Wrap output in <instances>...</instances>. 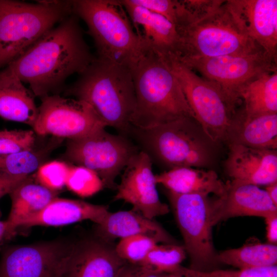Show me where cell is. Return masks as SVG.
Listing matches in <instances>:
<instances>
[{
  "label": "cell",
  "instance_id": "obj_3",
  "mask_svg": "<svg viewBox=\"0 0 277 277\" xmlns=\"http://www.w3.org/2000/svg\"><path fill=\"white\" fill-rule=\"evenodd\" d=\"M79 75L67 94L88 104L107 127L127 135L136 106L131 69L96 57Z\"/></svg>",
  "mask_w": 277,
  "mask_h": 277
},
{
  "label": "cell",
  "instance_id": "obj_14",
  "mask_svg": "<svg viewBox=\"0 0 277 277\" xmlns=\"http://www.w3.org/2000/svg\"><path fill=\"white\" fill-rule=\"evenodd\" d=\"M152 163L141 150L134 155L123 170L114 197L131 204L133 210L150 219L169 212L168 206L159 197Z\"/></svg>",
  "mask_w": 277,
  "mask_h": 277
},
{
  "label": "cell",
  "instance_id": "obj_18",
  "mask_svg": "<svg viewBox=\"0 0 277 277\" xmlns=\"http://www.w3.org/2000/svg\"><path fill=\"white\" fill-rule=\"evenodd\" d=\"M126 263L106 242L85 240L74 244L64 277H117Z\"/></svg>",
  "mask_w": 277,
  "mask_h": 277
},
{
  "label": "cell",
  "instance_id": "obj_12",
  "mask_svg": "<svg viewBox=\"0 0 277 277\" xmlns=\"http://www.w3.org/2000/svg\"><path fill=\"white\" fill-rule=\"evenodd\" d=\"M32 126L40 135L74 140L90 135L107 126L87 103L57 94L41 98Z\"/></svg>",
  "mask_w": 277,
  "mask_h": 277
},
{
  "label": "cell",
  "instance_id": "obj_6",
  "mask_svg": "<svg viewBox=\"0 0 277 277\" xmlns=\"http://www.w3.org/2000/svg\"><path fill=\"white\" fill-rule=\"evenodd\" d=\"M73 13L86 23L97 57L131 69L148 50L120 1H72Z\"/></svg>",
  "mask_w": 277,
  "mask_h": 277
},
{
  "label": "cell",
  "instance_id": "obj_22",
  "mask_svg": "<svg viewBox=\"0 0 277 277\" xmlns=\"http://www.w3.org/2000/svg\"><path fill=\"white\" fill-rule=\"evenodd\" d=\"M225 141L229 145L276 150L277 113L234 116Z\"/></svg>",
  "mask_w": 277,
  "mask_h": 277
},
{
  "label": "cell",
  "instance_id": "obj_4",
  "mask_svg": "<svg viewBox=\"0 0 277 277\" xmlns=\"http://www.w3.org/2000/svg\"><path fill=\"white\" fill-rule=\"evenodd\" d=\"M131 70L136 96L131 127L146 129L185 117L195 119L179 81L160 55L147 51Z\"/></svg>",
  "mask_w": 277,
  "mask_h": 277
},
{
  "label": "cell",
  "instance_id": "obj_16",
  "mask_svg": "<svg viewBox=\"0 0 277 277\" xmlns=\"http://www.w3.org/2000/svg\"><path fill=\"white\" fill-rule=\"evenodd\" d=\"M229 150L225 167L231 180L258 186L276 183V150L229 144Z\"/></svg>",
  "mask_w": 277,
  "mask_h": 277
},
{
  "label": "cell",
  "instance_id": "obj_25",
  "mask_svg": "<svg viewBox=\"0 0 277 277\" xmlns=\"http://www.w3.org/2000/svg\"><path fill=\"white\" fill-rule=\"evenodd\" d=\"M11 208L8 219L6 235H10L24 220L43 209L56 197V191L39 183H34L28 177L9 194Z\"/></svg>",
  "mask_w": 277,
  "mask_h": 277
},
{
  "label": "cell",
  "instance_id": "obj_34",
  "mask_svg": "<svg viewBox=\"0 0 277 277\" xmlns=\"http://www.w3.org/2000/svg\"><path fill=\"white\" fill-rule=\"evenodd\" d=\"M193 277H277L276 265L238 270L216 269L210 271H199L187 268Z\"/></svg>",
  "mask_w": 277,
  "mask_h": 277
},
{
  "label": "cell",
  "instance_id": "obj_11",
  "mask_svg": "<svg viewBox=\"0 0 277 277\" xmlns=\"http://www.w3.org/2000/svg\"><path fill=\"white\" fill-rule=\"evenodd\" d=\"M140 149L125 135L105 128L87 136L69 140L65 155L76 165L94 171L104 187L116 188L115 179Z\"/></svg>",
  "mask_w": 277,
  "mask_h": 277
},
{
  "label": "cell",
  "instance_id": "obj_17",
  "mask_svg": "<svg viewBox=\"0 0 277 277\" xmlns=\"http://www.w3.org/2000/svg\"><path fill=\"white\" fill-rule=\"evenodd\" d=\"M120 2L148 50L161 55H178L180 39L173 24L165 17L135 4L132 0Z\"/></svg>",
  "mask_w": 277,
  "mask_h": 277
},
{
  "label": "cell",
  "instance_id": "obj_19",
  "mask_svg": "<svg viewBox=\"0 0 277 277\" xmlns=\"http://www.w3.org/2000/svg\"><path fill=\"white\" fill-rule=\"evenodd\" d=\"M106 206L55 197L43 209L23 221L19 227L60 226L85 220L101 224L109 213Z\"/></svg>",
  "mask_w": 277,
  "mask_h": 277
},
{
  "label": "cell",
  "instance_id": "obj_8",
  "mask_svg": "<svg viewBox=\"0 0 277 277\" xmlns=\"http://www.w3.org/2000/svg\"><path fill=\"white\" fill-rule=\"evenodd\" d=\"M161 56L176 77L195 120L205 133L217 144L225 141L234 110L219 89L175 55Z\"/></svg>",
  "mask_w": 277,
  "mask_h": 277
},
{
  "label": "cell",
  "instance_id": "obj_36",
  "mask_svg": "<svg viewBox=\"0 0 277 277\" xmlns=\"http://www.w3.org/2000/svg\"><path fill=\"white\" fill-rule=\"evenodd\" d=\"M164 273L144 265L126 263L121 269L117 277H162Z\"/></svg>",
  "mask_w": 277,
  "mask_h": 277
},
{
  "label": "cell",
  "instance_id": "obj_15",
  "mask_svg": "<svg viewBox=\"0 0 277 277\" xmlns=\"http://www.w3.org/2000/svg\"><path fill=\"white\" fill-rule=\"evenodd\" d=\"M275 213H277V206L266 191L258 186L244 182H227L224 195L211 200L212 226L231 217L255 216L265 219Z\"/></svg>",
  "mask_w": 277,
  "mask_h": 277
},
{
  "label": "cell",
  "instance_id": "obj_31",
  "mask_svg": "<svg viewBox=\"0 0 277 277\" xmlns=\"http://www.w3.org/2000/svg\"><path fill=\"white\" fill-rule=\"evenodd\" d=\"M158 243L145 235H134L120 239L114 247L117 255L126 262L141 264Z\"/></svg>",
  "mask_w": 277,
  "mask_h": 277
},
{
  "label": "cell",
  "instance_id": "obj_41",
  "mask_svg": "<svg viewBox=\"0 0 277 277\" xmlns=\"http://www.w3.org/2000/svg\"><path fill=\"white\" fill-rule=\"evenodd\" d=\"M7 229V221H2L0 220V243L3 237L6 235Z\"/></svg>",
  "mask_w": 277,
  "mask_h": 277
},
{
  "label": "cell",
  "instance_id": "obj_35",
  "mask_svg": "<svg viewBox=\"0 0 277 277\" xmlns=\"http://www.w3.org/2000/svg\"><path fill=\"white\" fill-rule=\"evenodd\" d=\"M135 4L160 14L175 25L180 3L175 0H132Z\"/></svg>",
  "mask_w": 277,
  "mask_h": 277
},
{
  "label": "cell",
  "instance_id": "obj_32",
  "mask_svg": "<svg viewBox=\"0 0 277 277\" xmlns=\"http://www.w3.org/2000/svg\"><path fill=\"white\" fill-rule=\"evenodd\" d=\"M34 132L24 130L0 131V155L18 153L33 149Z\"/></svg>",
  "mask_w": 277,
  "mask_h": 277
},
{
  "label": "cell",
  "instance_id": "obj_2",
  "mask_svg": "<svg viewBox=\"0 0 277 277\" xmlns=\"http://www.w3.org/2000/svg\"><path fill=\"white\" fill-rule=\"evenodd\" d=\"M175 27L180 39L179 57H211L263 50L249 35L235 0L224 1L197 18L185 13Z\"/></svg>",
  "mask_w": 277,
  "mask_h": 277
},
{
  "label": "cell",
  "instance_id": "obj_37",
  "mask_svg": "<svg viewBox=\"0 0 277 277\" xmlns=\"http://www.w3.org/2000/svg\"><path fill=\"white\" fill-rule=\"evenodd\" d=\"M29 176H14L0 174V199L10 193Z\"/></svg>",
  "mask_w": 277,
  "mask_h": 277
},
{
  "label": "cell",
  "instance_id": "obj_13",
  "mask_svg": "<svg viewBox=\"0 0 277 277\" xmlns=\"http://www.w3.org/2000/svg\"><path fill=\"white\" fill-rule=\"evenodd\" d=\"M74 244L63 241L8 249L0 262V277H64Z\"/></svg>",
  "mask_w": 277,
  "mask_h": 277
},
{
  "label": "cell",
  "instance_id": "obj_10",
  "mask_svg": "<svg viewBox=\"0 0 277 277\" xmlns=\"http://www.w3.org/2000/svg\"><path fill=\"white\" fill-rule=\"evenodd\" d=\"M176 56L217 87L233 110L245 85L264 73L277 71V58L263 50L211 57Z\"/></svg>",
  "mask_w": 277,
  "mask_h": 277
},
{
  "label": "cell",
  "instance_id": "obj_7",
  "mask_svg": "<svg viewBox=\"0 0 277 277\" xmlns=\"http://www.w3.org/2000/svg\"><path fill=\"white\" fill-rule=\"evenodd\" d=\"M72 13V1L0 0V70Z\"/></svg>",
  "mask_w": 277,
  "mask_h": 277
},
{
  "label": "cell",
  "instance_id": "obj_40",
  "mask_svg": "<svg viewBox=\"0 0 277 277\" xmlns=\"http://www.w3.org/2000/svg\"><path fill=\"white\" fill-rule=\"evenodd\" d=\"M265 190L273 204L277 206V183L267 185Z\"/></svg>",
  "mask_w": 277,
  "mask_h": 277
},
{
  "label": "cell",
  "instance_id": "obj_26",
  "mask_svg": "<svg viewBox=\"0 0 277 277\" xmlns=\"http://www.w3.org/2000/svg\"><path fill=\"white\" fill-rule=\"evenodd\" d=\"M246 116L277 113V71L264 73L252 80L240 91Z\"/></svg>",
  "mask_w": 277,
  "mask_h": 277
},
{
  "label": "cell",
  "instance_id": "obj_1",
  "mask_svg": "<svg viewBox=\"0 0 277 277\" xmlns=\"http://www.w3.org/2000/svg\"><path fill=\"white\" fill-rule=\"evenodd\" d=\"M78 18L73 13L65 18L4 68L28 84L34 95L41 98L60 88L94 58Z\"/></svg>",
  "mask_w": 277,
  "mask_h": 277
},
{
  "label": "cell",
  "instance_id": "obj_38",
  "mask_svg": "<svg viewBox=\"0 0 277 277\" xmlns=\"http://www.w3.org/2000/svg\"><path fill=\"white\" fill-rule=\"evenodd\" d=\"M266 224V238L268 243L276 245L277 242V213L265 218Z\"/></svg>",
  "mask_w": 277,
  "mask_h": 277
},
{
  "label": "cell",
  "instance_id": "obj_20",
  "mask_svg": "<svg viewBox=\"0 0 277 277\" xmlns=\"http://www.w3.org/2000/svg\"><path fill=\"white\" fill-rule=\"evenodd\" d=\"M250 37L277 58V1L235 0Z\"/></svg>",
  "mask_w": 277,
  "mask_h": 277
},
{
  "label": "cell",
  "instance_id": "obj_30",
  "mask_svg": "<svg viewBox=\"0 0 277 277\" xmlns=\"http://www.w3.org/2000/svg\"><path fill=\"white\" fill-rule=\"evenodd\" d=\"M66 186L81 197H89L101 190L103 183L92 170L82 166H70Z\"/></svg>",
  "mask_w": 277,
  "mask_h": 277
},
{
  "label": "cell",
  "instance_id": "obj_27",
  "mask_svg": "<svg viewBox=\"0 0 277 277\" xmlns=\"http://www.w3.org/2000/svg\"><path fill=\"white\" fill-rule=\"evenodd\" d=\"M217 259L220 264L239 269L276 265L277 246L260 242H249L240 248L218 252Z\"/></svg>",
  "mask_w": 277,
  "mask_h": 277
},
{
  "label": "cell",
  "instance_id": "obj_9",
  "mask_svg": "<svg viewBox=\"0 0 277 277\" xmlns=\"http://www.w3.org/2000/svg\"><path fill=\"white\" fill-rule=\"evenodd\" d=\"M167 195L190 259L189 268L199 271L219 269L212 240L210 218L211 198L199 194Z\"/></svg>",
  "mask_w": 277,
  "mask_h": 277
},
{
  "label": "cell",
  "instance_id": "obj_5",
  "mask_svg": "<svg viewBox=\"0 0 277 277\" xmlns=\"http://www.w3.org/2000/svg\"><path fill=\"white\" fill-rule=\"evenodd\" d=\"M131 135L152 162L168 169L179 167L206 169L215 159L217 145L196 120L185 117L146 128L130 127Z\"/></svg>",
  "mask_w": 277,
  "mask_h": 277
},
{
  "label": "cell",
  "instance_id": "obj_39",
  "mask_svg": "<svg viewBox=\"0 0 277 277\" xmlns=\"http://www.w3.org/2000/svg\"><path fill=\"white\" fill-rule=\"evenodd\" d=\"M162 277H193L187 271V268L181 265L170 273H164Z\"/></svg>",
  "mask_w": 277,
  "mask_h": 277
},
{
  "label": "cell",
  "instance_id": "obj_28",
  "mask_svg": "<svg viewBox=\"0 0 277 277\" xmlns=\"http://www.w3.org/2000/svg\"><path fill=\"white\" fill-rule=\"evenodd\" d=\"M186 254L184 246L176 244H157L140 265L159 272L170 273L181 265Z\"/></svg>",
  "mask_w": 277,
  "mask_h": 277
},
{
  "label": "cell",
  "instance_id": "obj_24",
  "mask_svg": "<svg viewBox=\"0 0 277 277\" xmlns=\"http://www.w3.org/2000/svg\"><path fill=\"white\" fill-rule=\"evenodd\" d=\"M98 228L101 235L106 239H121L141 234L152 238L158 243L176 244L158 223L133 209L109 212L103 222L98 225Z\"/></svg>",
  "mask_w": 277,
  "mask_h": 277
},
{
  "label": "cell",
  "instance_id": "obj_23",
  "mask_svg": "<svg viewBox=\"0 0 277 277\" xmlns=\"http://www.w3.org/2000/svg\"><path fill=\"white\" fill-rule=\"evenodd\" d=\"M34 94L14 74L0 70V117L32 127L38 114Z\"/></svg>",
  "mask_w": 277,
  "mask_h": 277
},
{
  "label": "cell",
  "instance_id": "obj_33",
  "mask_svg": "<svg viewBox=\"0 0 277 277\" xmlns=\"http://www.w3.org/2000/svg\"><path fill=\"white\" fill-rule=\"evenodd\" d=\"M70 166L60 161H52L41 165L37 170L38 183L56 191L66 186Z\"/></svg>",
  "mask_w": 277,
  "mask_h": 277
},
{
  "label": "cell",
  "instance_id": "obj_29",
  "mask_svg": "<svg viewBox=\"0 0 277 277\" xmlns=\"http://www.w3.org/2000/svg\"><path fill=\"white\" fill-rule=\"evenodd\" d=\"M43 154L33 149L0 155V174L28 176L41 165Z\"/></svg>",
  "mask_w": 277,
  "mask_h": 277
},
{
  "label": "cell",
  "instance_id": "obj_21",
  "mask_svg": "<svg viewBox=\"0 0 277 277\" xmlns=\"http://www.w3.org/2000/svg\"><path fill=\"white\" fill-rule=\"evenodd\" d=\"M156 184L177 194L224 195L225 183L213 170L189 167H175L155 175Z\"/></svg>",
  "mask_w": 277,
  "mask_h": 277
}]
</instances>
